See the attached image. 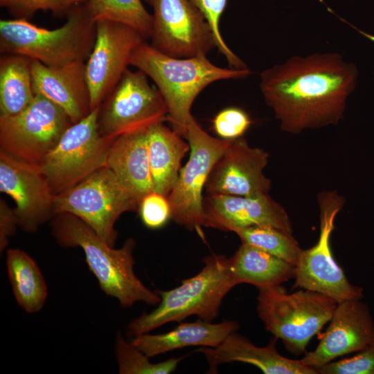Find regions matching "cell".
I'll return each mask as SVG.
<instances>
[{
	"label": "cell",
	"mask_w": 374,
	"mask_h": 374,
	"mask_svg": "<svg viewBox=\"0 0 374 374\" xmlns=\"http://www.w3.org/2000/svg\"><path fill=\"white\" fill-rule=\"evenodd\" d=\"M358 70L337 53L293 56L260 73V89L283 132L336 125L354 91Z\"/></svg>",
	"instance_id": "6da1fadb"
},
{
	"label": "cell",
	"mask_w": 374,
	"mask_h": 374,
	"mask_svg": "<svg viewBox=\"0 0 374 374\" xmlns=\"http://www.w3.org/2000/svg\"><path fill=\"white\" fill-rule=\"evenodd\" d=\"M130 65L143 71L155 83L167 106V120L184 138L193 118L195 99L211 83L241 79L250 75L248 68H223L213 64L206 55L179 58L167 55L143 41L133 51Z\"/></svg>",
	"instance_id": "7a4b0ae2"
},
{
	"label": "cell",
	"mask_w": 374,
	"mask_h": 374,
	"mask_svg": "<svg viewBox=\"0 0 374 374\" xmlns=\"http://www.w3.org/2000/svg\"><path fill=\"white\" fill-rule=\"evenodd\" d=\"M52 233L65 247H80L101 290L125 308L136 302L158 305L161 296L147 287L134 271L135 241L128 238L119 249L108 244L89 225L74 215L58 213L51 221Z\"/></svg>",
	"instance_id": "3957f363"
},
{
	"label": "cell",
	"mask_w": 374,
	"mask_h": 374,
	"mask_svg": "<svg viewBox=\"0 0 374 374\" xmlns=\"http://www.w3.org/2000/svg\"><path fill=\"white\" fill-rule=\"evenodd\" d=\"M60 28L39 27L26 19L0 21V51L36 60L48 66L86 62L96 39V23L85 2L66 15Z\"/></svg>",
	"instance_id": "277c9868"
},
{
	"label": "cell",
	"mask_w": 374,
	"mask_h": 374,
	"mask_svg": "<svg viewBox=\"0 0 374 374\" xmlns=\"http://www.w3.org/2000/svg\"><path fill=\"white\" fill-rule=\"evenodd\" d=\"M202 262L201 271L183 280L179 286L167 291L157 290L161 296L158 306L132 321L127 326L128 335L135 337L192 315L211 322L215 319L224 297L236 285L231 258L212 254Z\"/></svg>",
	"instance_id": "5b68a950"
},
{
	"label": "cell",
	"mask_w": 374,
	"mask_h": 374,
	"mask_svg": "<svg viewBox=\"0 0 374 374\" xmlns=\"http://www.w3.org/2000/svg\"><path fill=\"white\" fill-rule=\"evenodd\" d=\"M257 312L267 331L296 355L330 321L337 303L308 290L287 294L280 285L258 287Z\"/></svg>",
	"instance_id": "8992f818"
},
{
	"label": "cell",
	"mask_w": 374,
	"mask_h": 374,
	"mask_svg": "<svg viewBox=\"0 0 374 374\" xmlns=\"http://www.w3.org/2000/svg\"><path fill=\"white\" fill-rule=\"evenodd\" d=\"M54 205L55 215L62 213L75 215L114 247L116 222L123 213L138 210L139 203L105 166L56 195Z\"/></svg>",
	"instance_id": "52a82bcc"
},
{
	"label": "cell",
	"mask_w": 374,
	"mask_h": 374,
	"mask_svg": "<svg viewBox=\"0 0 374 374\" xmlns=\"http://www.w3.org/2000/svg\"><path fill=\"white\" fill-rule=\"evenodd\" d=\"M99 107L72 124L40 163L55 195L107 166L109 150L114 139L103 136L99 132Z\"/></svg>",
	"instance_id": "ba28073f"
},
{
	"label": "cell",
	"mask_w": 374,
	"mask_h": 374,
	"mask_svg": "<svg viewBox=\"0 0 374 374\" xmlns=\"http://www.w3.org/2000/svg\"><path fill=\"white\" fill-rule=\"evenodd\" d=\"M184 138L190 145L189 158L181 168L168 199L175 222L201 232L204 226L203 189L229 140L211 136L194 118L188 124Z\"/></svg>",
	"instance_id": "9c48e42d"
},
{
	"label": "cell",
	"mask_w": 374,
	"mask_h": 374,
	"mask_svg": "<svg viewBox=\"0 0 374 374\" xmlns=\"http://www.w3.org/2000/svg\"><path fill=\"white\" fill-rule=\"evenodd\" d=\"M72 124L60 106L35 95L21 112L0 116V151L39 165Z\"/></svg>",
	"instance_id": "30bf717a"
},
{
	"label": "cell",
	"mask_w": 374,
	"mask_h": 374,
	"mask_svg": "<svg viewBox=\"0 0 374 374\" xmlns=\"http://www.w3.org/2000/svg\"><path fill=\"white\" fill-rule=\"evenodd\" d=\"M320 235L317 244L301 252L295 266V287L321 293L337 303L361 299L363 289L352 285L343 269L335 262L330 247V237L335 219L344 205V199L336 192L321 193Z\"/></svg>",
	"instance_id": "8fae6325"
},
{
	"label": "cell",
	"mask_w": 374,
	"mask_h": 374,
	"mask_svg": "<svg viewBox=\"0 0 374 374\" xmlns=\"http://www.w3.org/2000/svg\"><path fill=\"white\" fill-rule=\"evenodd\" d=\"M165 100L141 71L127 69L99 107L100 134L115 139L167 120Z\"/></svg>",
	"instance_id": "7c38bea8"
},
{
	"label": "cell",
	"mask_w": 374,
	"mask_h": 374,
	"mask_svg": "<svg viewBox=\"0 0 374 374\" xmlns=\"http://www.w3.org/2000/svg\"><path fill=\"white\" fill-rule=\"evenodd\" d=\"M153 8L152 45L174 57L206 55L216 47L213 30L190 0H148Z\"/></svg>",
	"instance_id": "4fadbf2b"
},
{
	"label": "cell",
	"mask_w": 374,
	"mask_h": 374,
	"mask_svg": "<svg viewBox=\"0 0 374 374\" xmlns=\"http://www.w3.org/2000/svg\"><path fill=\"white\" fill-rule=\"evenodd\" d=\"M96 39L85 62L91 110L103 102L130 64L134 49L144 38L134 28L117 22L96 23Z\"/></svg>",
	"instance_id": "5bb4252c"
},
{
	"label": "cell",
	"mask_w": 374,
	"mask_h": 374,
	"mask_svg": "<svg viewBox=\"0 0 374 374\" xmlns=\"http://www.w3.org/2000/svg\"><path fill=\"white\" fill-rule=\"evenodd\" d=\"M0 191L15 202L18 224L33 233L55 213V197L40 166L0 151Z\"/></svg>",
	"instance_id": "9a60e30c"
},
{
	"label": "cell",
	"mask_w": 374,
	"mask_h": 374,
	"mask_svg": "<svg viewBox=\"0 0 374 374\" xmlns=\"http://www.w3.org/2000/svg\"><path fill=\"white\" fill-rule=\"evenodd\" d=\"M268 158V153L263 149L251 147L242 137L229 140L208 176L205 186L206 194H268L271 180L263 173Z\"/></svg>",
	"instance_id": "2e32d148"
},
{
	"label": "cell",
	"mask_w": 374,
	"mask_h": 374,
	"mask_svg": "<svg viewBox=\"0 0 374 374\" xmlns=\"http://www.w3.org/2000/svg\"><path fill=\"white\" fill-rule=\"evenodd\" d=\"M203 215L204 227L235 233L249 226H264L292 235L287 213L269 193L254 196L206 194Z\"/></svg>",
	"instance_id": "e0dca14e"
},
{
	"label": "cell",
	"mask_w": 374,
	"mask_h": 374,
	"mask_svg": "<svg viewBox=\"0 0 374 374\" xmlns=\"http://www.w3.org/2000/svg\"><path fill=\"white\" fill-rule=\"evenodd\" d=\"M373 343L374 323L367 305L360 299L345 301L337 303L316 349L306 353L301 361L316 369Z\"/></svg>",
	"instance_id": "ac0fdd59"
},
{
	"label": "cell",
	"mask_w": 374,
	"mask_h": 374,
	"mask_svg": "<svg viewBox=\"0 0 374 374\" xmlns=\"http://www.w3.org/2000/svg\"><path fill=\"white\" fill-rule=\"evenodd\" d=\"M30 70L35 95H41L60 106L73 123L81 121L91 112L85 62L48 66L38 60H31Z\"/></svg>",
	"instance_id": "d6986e66"
},
{
	"label": "cell",
	"mask_w": 374,
	"mask_h": 374,
	"mask_svg": "<svg viewBox=\"0 0 374 374\" xmlns=\"http://www.w3.org/2000/svg\"><path fill=\"white\" fill-rule=\"evenodd\" d=\"M277 339L274 337L267 346L258 347L234 332L217 346H202L197 351L205 356L208 373H216L220 364L240 362L256 366L266 374H319L314 368L304 364L301 359L282 356L276 348Z\"/></svg>",
	"instance_id": "ffe728a7"
},
{
	"label": "cell",
	"mask_w": 374,
	"mask_h": 374,
	"mask_svg": "<svg viewBox=\"0 0 374 374\" xmlns=\"http://www.w3.org/2000/svg\"><path fill=\"white\" fill-rule=\"evenodd\" d=\"M148 127L115 138L107 159V166L139 204L145 196L154 192L149 162Z\"/></svg>",
	"instance_id": "44dd1931"
},
{
	"label": "cell",
	"mask_w": 374,
	"mask_h": 374,
	"mask_svg": "<svg viewBox=\"0 0 374 374\" xmlns=\"http://www.w3.org/2000/svg\"><path fill=\"white\" fill-rule=\"evenodd\" d=\"M238 327L235 321L213 323L199 319L194 322L181 323L167 332L138 335L132 343L150 358L188 346L216 347L229 334L236 332Z\"/></svg>",
	"instance_id": "7402d4cb"
},
{
	"label": "cell",
	"mask_w": 374,
	"mask_h": 374,
	"mask_svg": "<svg viewBox=\"0 0 374 374\" xmlns=\"http://www.w3.org/2000/svg\"><path fill=\"white\" fill-rule=\"evenodd\" d=\"M172 129L158 122L148 127L150 168L154 192L168 197L177 179L189 143Z\"/></svg>",
	"instance_id": "603a6c76"
},
{
	"label": "cell",
	"mask_w": 374,
	"mask_h": 374,
	"mask_svg": "<svg viewBox=\"0 0 374 374\" xmlns=\"http://www.w3.org/2000/svg\"><path fill=\"white\" fill-rule=\"evenodd\" d=\"M231 262L236 285L276 286L294 277V265L247 243L242 242Z\"/></svg>",
	"instance_id": "cb8c5ba5"
},
{
	"label": "cell",
	"mask_w": 374,
	"mask_h": 374,
	"mask_svg": "<svg viewBox=\"0 0 374 374\" xmlns=\"http://www.w3.org/2000/svg\"><path fill=\"white\" fill-rule=\"evenodd\" d=\"M8 278L18 305L26 312L40 310L46 300V282L36 262L19 249L7 251Z\"/></svg>",
	"instance_id": "d4e9b609"
},
{
	"label": "cell",
	"mask_w": 374,
	"mask_h": 374,
	"mask_svg": "<svg viewBox=\"0 0 374 374\" xmlns=\"http://www.w3.org/2000/svg\"><path fill=\"white\" fill-rule=\"evenodd\" d=\"M31 59L3 54L0 59V116H14L24 111L33 101Z\"/></svg>",
	"instance_id": "484cf974"
},
{
	"label": "cell",
	"mask_w": 374,
	"mask_h": 374,
	"mask_svg": "<svg viewBox=\"0 0 374 374\" xmlns=\"http://www.w3.org/2000/svg\"><path fill=\"white\" fill-rule=\"evenodd\" d=\"M85 5L92 20H108L127 25L144 39L150 38L152 15L141 0H87Z\"/></svg>",
	"instance_id": "4316f807"
},
{
	"label": "cell",
	"mask_w": 374,
	"mask_h": 374,
	"mask_svg": "<svg viewBox=\"0 0 374 374\" xmlns=\"http://www.w3.org/2000/svg\"><path fill=\"white\" fill-rule=\"evenodd\" d=\"M242 243L253 245L296 266L303 249L292 234L264 226H253L235 232Z\"/></svg>",
	"instance_id": "83f0119b"
},
{
	"label": "cell",
	"mask_w": 374,
	"mask_h": 374,
	"mask_svg": "<svg viewBox=\"0 0 374 374\" xmlns=\"http://www.w3.org/2000/svg\"><path fill=\"white\" fill-rule=\"evenodd\" d=\"M116 357L120 374H170L185 356L170 358L159 363H152L149 357L127 342L118 332L115 344Z\"/></svg>",
	"instance_id": "f1b7e54d"
},
{
	"label": "cell",
	"mask_w": 374,
	"mask_h": 374,
	"mask_svg": "<svg viewBox=\"0 0 374 374\" xmlns=\"http://www.w3.org/2000/svg\"><path fill=\"white\" fill-rule=\"evenodd\" d=\"M87 0H0V6L15 19L31 17L39 10L50 11L53 15H67L75 6Z\"/></svg>",
	"instance_id": "f546056e"
},
{
	"label": "cell",
	"mask_w": 374,
	"mask_h": 374,
	"mask_svg": "<svg viewBox=\"0 0 374 374\" xmlns=\"http://www.w3.org/2000/svg\"><path fill=\"white\" fill-rule=\"evenodd\" d=\"M204 15L210 24L215 39L216 48L222 54L231 68L245 69L247 65L228 46L220 29L222 15L227 0H190Z\"/></svg>",
	"instance_id": "4dcf8cb0"
},
{
	"label": "cell",
	"mask_w": 374,
	"mask_h": 374,
	"mask_svg": "<svg viewBox=\"0 0 374 374\" xmlns=\"http://www.w3.org/2000/svg\"><path fill=\"white\" fill-rule=\"evenodd\" d=\"M319 374H374V343L350 358L316 368Z\"/></svg>",
	"instance_id": "1f68e13d"
},
{
	"label": "cell",
	"mask_w": 374,
	"mask_h": 374,
	"mask_svg": "<svg viewBox=\"0 0 374 374\" xmlns=\"http://www.w3.org/2000/svg\"><path fill=\"white\" fill-rule=\"evenodd\" d=\"M251 124L249 115L238 107L224 109L213 120L215 133L222 139L227 140L242 137Z\"/></svg>",
	"instance_id": "d6a6232c"
},
{
	"label": "cell",
	"mask_w": 374,
	"mask_h": 374,
	"mask_svg": "<svg viewBox=\"0 0 374 374\" xmlns=\"http://www.w3.org/2000/svg\"><path fill=\"white\" fill-rule=\"evenodd\" d=\"M143 224L150 229H158L171 219V211L168 197L152 192L145 196L139 206Z\"/></svg>",
	"instance_id": "836d02e7"
},
{
	"label": "cell",
	"mask_w": 374,
	"mask_h": 374,
	"mask_svg": "<svg viewBox=\"0 0 374 374\" xmlns=\"http://www.w3.org/2000/svg\"><path fill=\"white\" fill-rule=\"evenodd\" d=\"M19 225L17 217L14 209L10 208L6 202L0 199V251H4L9 242V238L15 232Z\"/></svg>",
	"instance_id": "e575fe53"
},
{
	"label": "cell",
	"mask_w": 374,
	"mask_h": 374,
	"mask_svg": "<svg viewBox=\"0 0 374 374\" xmlns=\"http://www.w3.org/2000/svg\"><path fill=\"white\" fill-rule=\"evenodd\" d=\"M147 2L148 1V0H145Z\"/></svg>",
	"instance_id": "d590c367"
}]
</instances>
